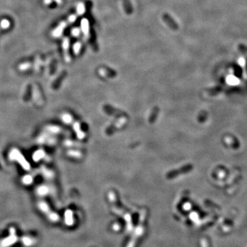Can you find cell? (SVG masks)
<instances>
[{
  "label": "cell",
  "instance_id": "obj_2",
  "mask_svg": "<svg viewBox=\"0 0 247 247\" xmlns=\"http://www.w3.org/2000/svg\"><path fill=\"white\" fill-rule=\"evenodd\" d=\"M10 232L12 233V235H10L11 237L4 240V242H2V246H9V245H10V244H12L13 243L15 242V241L16 240V238L15 237V235H14V234H15V229H14L13 228L10 229Z\"/></svg>",
  "mask_w": 247,
  "mask_h": 247
},
{
  "label": "cell",
  "instance_id": "obj_8",
  "mask_svg": "<svg viewBox=\"0 0 247 247\" xmlns=\"http://www.w3.org/2000/svg\"><path fill=\"white\" fill-rule=\"evenodd\" d=\"M81 48V43H76L75 46H74V50H75L76 53H78Z\"/></svg>",
  "mask_w": 247,
  "mask_h": 247
},
{
  "label": "cell",
  "instance_id": "obj_6",
  "mask_svg": "<svg viewBox=\"0 0 247 247\" xmlns=\"http://www.w3.org/2000/svg\"><path fill=\"white\" fill-rule=\"evenodd\" d=\"M85 11V8H84V5L83 4H79L78 7V15H81L82 14H84Z\"/></svg>",
  "mask_w": 247,
  "mask_h": 247
},
{
  "label": "cell",
  "instance_id": "obj_3",
  "mask_svg": "<svg viewBox=\"0 0 247 247\" xmlns=\"http://www.w3.org/2000/svg\"><path fill=\"white\" fill-rule=\"evenodd\" d=\"M122 4L123 10L127 15H131L133 13V8L129 0H122Z\"/></svg>",
  "mask_w": 247,
  "mask_h": 247
},
{
  "label": "cell",
  "instance_id": "obj_9",
  "mask_svg": "<svg viewBox=\"0 0 247 247\" xmlns=\"http://www.w3.org/2000/svg\"><path fill=\"white\" fill-rule=\"evenodd\" d=\"M73 31H75V32H74L73 34L75 36H78L80 34V30L78 29H74Z\"/></svg>",
  "mask_w": 247,
  "mask_h": 247
},
{
  "label": "cell",
  "instance_id": "obj_1",
  "mask_svg": "<svg viewBox=\"0 0 247 247\" xmlns=\"http://www.w3.org/2000/svg\"><path fill=\"white\" fill-rule=\"evenodd\" d=\"M163 21L166 22L167 26H168L171 29L174 30L178 29V26L177 23H176L174 20H173L171 16H170L169 15H167V14H163Z\"/></svg>",
  "mask_w": 247,
  "mask_h": 247
},
{
  "label": "cell",
  "instance_id": "obj_7",
  "mask_svg": "<svg viewBox=\"0 0 247 247\" xmlns=\"http://www.w3.org/2000/svg\"><path fill=\"white\" fill-rule=\"evenodd\" d=\"M23 243L26 244V246H30V245H32L33 244V240H31L30 238H23Z\"/></svg>",
  "mask_w": 247,
  "mask_h": 247
},
{
  "label": "cell",
  "instance_id": "obj_5",
  "mask_svg": "<svg viewBox=\"0 0 247 247\" xmlns=\"http://www.w3.org/2000/svg\"><path fill=\"white\" fill-rule=\"evenodd\" d=\"M91 45L93 47V49H94L95 51H97L98 49V45H97V43H96V41H95V34H94V32H91Z\"/></svg>",
  "mask_w": 247,
  "mask_h": 247
},
{
  "label": "cell",
  "instance_id": "obj_4",
  "mask_svg": "<svg viewBox=\"0 0 247 247\" xmlns=\"http://www.w3.org/2000/svg\"><path fill=\"white\" fill-rule=\"evenodd\" d=\"M82 29L85 36H89V21L87 19H84L82 20Z\"/></svg>",
  "mask_w": 247,
  "mask_h": 247
}]
</instances>
